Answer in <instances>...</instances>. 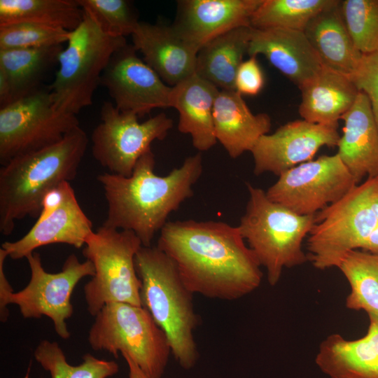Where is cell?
<instances>
[{
  "instance_id": "cell-1",
  "label": "cell",
  "mask_w": 378,
  "mask_h": 378,
  "mask_svg": "<svg viewBox=\"0 0 378 378\" xmlns=\"http://www.w3.org/2000/svg\"><path fill=\"white\" fill-rule=\"evenodd\" d=\"M157 246L192 293L232 300L260 285V264L237 227L221 221H167Z\"/></svg>"
},
{
  "instance_id": "cell-2",
  "label": "cell",
  "mask_w": 378,
  "mask_h": 378,
  "mask_svg": "<svg viewBox=\"0 0 378 378\" xmlns=\"http://www.w3.org/2000/svg\"><path fill=\"white\" fill-rule=\"evenodd\" d=\"M155 164L150 149L138 160L130 176L104 173L97 177L108 207L102 225L134 232L144 246H151L169 214L193 195L192 186L203 169L200 153L188 157L164 176L155 174Z\"/></svg>"
},
{
  "instance_id": "cell-3",
  "label": "cell",
  "mask_w": 378,
  "mask_h": 378,
  "mask_svg": "<svg viewBox=\"0 0 378 378\" xmlns=\"http://www.w3.org/2000/svg\"><path fill=\"white\" fill-rule=\"evenodd\" d=\"M89 139L79 126L59 142L10 160L0 169V232L9 235L17 220L38 216L46 194L76 176Z\"/></svg>"
},
{
  "instance_id": "cell-4",
  "label": "cell",
  "mask_w": 378,
  "mask_h": 378,
  "mask_svg": "<svg viewBox=\"0 0 378 378\" xmlns=\"http://www.w3.org/2000/svg\"><path fill=\"white\" fill-rule=\"evenodd\" d=\"M134 263L141 284L142 307L165 333L176 360L184 369H190L198 358L194 330L199 318L192 293L183 284L173 260L157 246H142Z\"/></svg>"
},
{
  "instance_id": "cell-5",
  "label": "cell",
  "mask_w": 378,
  "mask_h": 378,
  "mask_svg": "<svg viewBox=\"0 0 378 378\" xmlns=\"http://www.w3.org/2000/svg\"><path fill=\"white\" fill-rule=\"evenodd\" d=\"M248 200L238 226L242 237L267 272L271 286L284 268L308 261L302 244L315 222V215L297 214L271 201L266 192L247 183Z\"/></svg>"
},
{
  "instance_id": "cell-6",
  "label": "cell",
  "mask_w": 378,
  "mask_h": 378,
  "mask_svg": "<svg viewBox=\"0 0 378 378\" xmlns=\"http://www.w3.org/2000/svg\"><path fill=\"white\" fill-rule=\"evenodd\" d=\"M66 43L59 55V69L50 91L57 111L77 115L92 104L94 93L112 56L127 43L125 37L104 32L84 10L82 22L71 31Z\"/></svg>"
},
{
  "instance_id": "cell-7",
  "label": "cell",
  "mask_w": 378,
  "mask_h": 378,
  "mask_svg": "<svg viewBox=\"0 0 378 378\" xmlns=\"http://www.w3.org/2000/svg\"><path fill=\"white\" fill-rule=\"evenodd\" d=\"M378 227V176L367 178L315 214L307 242L308 260L318 270L337 267L349 251L362 249Z\"/></svg>"
},
{
  "instance_id": "cell-8",
  "label": "cell",
  "mask_w": 378,
  "mask_h": 378,
  "mask_svg": "<svg viewBox=\"0 0 378 378\" xmlns=\"http://www.w3.org/2000/svg\"><path fill=\"white\" fill-rule=\"evenodd\" d=\"M94 317L88 335L92 349L106 351L116 358L120 352L150 378H162L171 346L146 309L113 302L104 306Z\"/></svg>"
},
{
  "instance_id": "cell-9",
  "label": "cell",
  "mask_w": 378,
  "mask_h": 378,
  "mask_svg": "<svg viewBox=\"0 0 378 378\" xmlns=\"http://www.w3.org/2000/svg\"><path fill=\"white\" fill-rule=\"evenodd\" d=\"M142 246L130 230L102 225L87 239L83 254L94 268V274L84 286L89 313L95 316L107 304L125 302L142 306L141 280L134 258Z\"/></svg>"
},
{
  "instance_id": "cell-10",
  "label": "cell",
  "mask_w": 378,
  "mask_h": 378,
  "mask_svg": "<svg viewBox=\"0 0 378 378\" xmlns=\"http://www.w3.org/2000/svg\"><path fill=\"white\" fill-rule=\"evenodd\" d=\"M78 127L76 115L57 111L50 91L38 89L0 108V163L54 145Z\"/></svg>"
},
{
  "instance_id": "cell-11",
  "label": "cell",
  "mask_w": 378,
  "mask_h": 378,
  "mask_svg": "<svg viewBox=\"0 0 378 378\" xmlns=\"http://www.w3.org/2000/svg\"><path fill=\"white\" fill-rule=\"evenodd\" d=\"M100 117L91 134L92 156L109 173L125 177L152 142L164 139L173 127L164 113L139 122L136 114L120 111L111 102L102 104Z\"/></svg>"
},
{
  "instance_id": "cell-12",
  "label": "cell",
  "mask_w": 378,
  "mask_h": 378,
  "mask_svg": "<svg viewBox=\"0 0 378 378\" xmlns=\"http://www.w3.org/2000/svg\"><path fill=\"white\" fill-rule=\"evenodd\" d=\"M357 185L336 153L321 155L283 172L266 195L297 214L315 215Z\"/></svg>"
},
{
  "instance_id": "cell-13",
  "label": "cell",
  "mask_w": 378,
  "mask_h": 378,
  "mask_svg": "<svg viewBox=\"0 0 378 378\" xmlns=\"http://www.w3.org/2000/svg\"><path fill=\"white\" fill-rule=\"evenodd\" d=\"M26 258L30 268V280L22 290L9 295L8 304L18 305L24 318L48 316L57 334L62 339H68L71 334L66 320L74 312L71 295L80 280L94 274L92 263L89 260L81 262L75 254H71L60 272L50 273L44 270L38 253L34 251Z\"/></svg>"
},
{
  "instance_id": "cell-14",
  "label": "cell",
  "mask_w": 378,
  "mask_h": 378,
  "mask_svg": "<svg viewBox=\"0 0 378 378\" xmlns=\"http://www.w3.org/2000/svg\"><path fill=\"white\" fill-rule=\"evenodd\" d=\"M93 232L92 221L81 209L69 181H64L46 194L29 231L18 240L4 242L1 248L10 258L18 260L52 244L80 248Z\"/></svg>"
},
{
  "instance_id": "cell-15",
  "label": "cell",
  "mask_w": 378,
  "mask_h": 378,
  "mask_svg": "<svg viewBox=\"0 0 378 378\" xmlns=\"http://www.w3.org/2000/svg\"><path fill=\"white\" fill-rule=\"evenodd\" d=\"M136 52L129 44L118 50L102 74L100 85L118 110L142 117L155 108L171 107L172 87Z\"/></svg>"
},
{
  "instance_id": "cell-16",
  "label": "cell",
  "mask_w": 378,
  "mask_h": 378,
  "mask_svg": "<svg viewBox=\"0 0 378 378\" xmlns=\"http://www.w3.org/2000/svg\"><path fill=\"white\" fill-rule=\"evenodd\" d=\"M337 125L313 123L303 119L288 122L273 134L262 136L251 150L254 174L279 176L295 166L312 160L323 146H337Z\"/></svg>"
},
{
  "instance_id": "cell-17",
  "label": "cell",
  "mask_w": 378,
  "mask_h": 378,
  "mask_svg": "<svg viewBox=\"0 0 378 378\" xmlns=\"http://www.w3.org/2000/svg\"><path fill=\"white\" fill-rule=\"evenodd\" d=\"M263 0H181L172 24L178 36L197 53L217 36L251 19Z\"/></svg>"
},
{
  "instance_id": "cell-18",
  "label": "cell",
  "mask_w": 378,
  "mask_h": 378,
  "mask_svg": "<svg viewBox=\"0 0 378 378\" xmlns=\"http://www.w3.org/2000/svg\"><path fill=\"white\" fill-rule=\"evenodd\" d=\"M248 54L250 57L264 55L299 88L323 66L304 32L294 29L252 27Z\"/></svg>"
},
{
  "instance_id": "cell-19",
  "label": "cell",
  "mask_w": 378,
  "mask_h": 378,
  "mask_svg": "<svg viewBox=\"0 0 378 378\" xmlns=\"http://www.w3.org/2000/svg\"><path fill=\"white\" fill-rule=\"evenodd\" d=\"M132 46L144 61L169 86L195 74L197 52L172 25L140 22L132 34Z\"/></svg>"
},
{
  "instance_id": "cell-20",
  "label": "cell",
  "mask_w": 378,
  "mask_h": 378,
  "mask_svg": "<svg viewBox=\"0 0 378 378\" xmlns=\"http://www.w3.org/2000/svg\"><path fill=\"white\" fill-rule=\"evenodd\" d=\"M343 134L337 147L340 159L358 185L365 176H378V127L367 95L359 92L341 118Z\"/></svg>"
},
{
  "instance_id": "cell-21",
  "label": "cell",
  "mask_w": 378,
  "mask_h": 378,
  "mask_svg": "<svg viewBox=\"0 0 378 378\" xmlns=\"http://www.w3.org/2000/svg\"><path fill=\"white\" fill-rule=\"evenodd\" d=\"M361 338L328 335L320 344L316 363L330 378H378V317L368 316Z\"/></svg>"
},
{
  "instance_id": "cell-22",
  "label": "cell",
  "mask_w": 378,
  "mask_h": 378,
  "mask_svg": "<svg viewBox=\"0 0 378 378\" xmlns=\"http://www.w3.org/2000/svg\"><path fill=\"white\" fill-rule=\"evenodd\" d=\"M213 120L217 141L232 158L251 152L258 140L271 128L269 115L253 113L242 95L235 90H219Z\"/></svg>"
},
{
  "instance_id": "cell-23",
  "label": "cell",
  "mask_w": 378,
  "mask_h": 378,
  "mask_svg": "<svg viewBox=\"0 0 378 378\" xmlns=\"http://www.w3.org/2000/svg\"><path fill=\"white\" fill-rule=\"evenodd\" d=\"M219 89L197 74L172 87L171 107L179 114L178 129L188 134L193 146L206 151L217 142L213 110Z\"/></svg>"
},
{
  "instance_id": "cell-24",
  "label": "cell",
  "mask_w": 378,
  "mask_h": 378,
  "mask_svg": "<svg viewBox=\"0 0 378 378\" xmlns=\"http://www.w3.org/2000/svg\"><path fill=\"white\" fill-rule=\"evenodd\" d=\"M300 90L298 111L302 119L337 126L338 120L352 107L359 93L349 76L325 66Z\"/></svg>"
},
{
  "instance_id": "cell-25",
  "label": "cell",
  "mask_w": 378,
  "mask_h": 378,
  "mask_svg": "<svg viewBox=\"0 0 378 378\" xmlns=\"http://www.w3.org/2000/svg\"><path fill=\"white\" fill-rule=\"evenodd\" d=\"M340 3L339 1L317 14L304 32L323 66L349 76L362 54L346 28Z\"/></svg>"
},
{
  "instance_id": "cell-26",
  "label": "cell",
  "mask_w": 378,
  "mask_h": 378,
  "mask_svg": "<svg viewBox=\"0 0 378 378\" xmlns=\"http://www.w3.org/2000/svg\"><path fill=\"white\" fill-rule=\"evenodd\" d=\"M251 27H240L214 38L197 52L195 74L222 90H235L237 71L248 53Z\"/></svg>"
},
{
  "instance_id": "cell-27",
  "label": "cell",
  "mask_w": 378,
  "mask_h": 378,
  "mask_svg": "<svg viewBox=\"0 0 378 378\" xmlns=\"http://www.w3.org/2000/svg\"><path fill=\"white\" fill-rule=\"evenodd\" d=\"M61 46L0 50V71L6 76L12 102L38 88L47 71L58 61Z\"/></svg>"
},
{
  "instance_id": "cell-28",
  "label": "cell",
  "mask_w": 378,
  "mask_h": 378,
  "mask_svg": "<svg viewBox=\"0 0 378 378\" xmlns=\"http://www.w3.org/2000/svg\"><path fill=\"white\" fill-rule=\"evenodd\" d=\"M83 17L77 0H0V26L31 22L72 31Z\"/></svg>"
},
{
  "instance_id": "cell-29",
  "label": "cell",
  "mask_w": 378,
  "mask_h": 378,
  "mask_svg": "<svg viewBox=\"0 0 378 378\" xmlns=\"http://www.w3.org/2000/svg\"><path fill=\"white\" fill-rule=\"evenodd\" d=\"M337 268L350 286L346 307L378 317V253L361 249L347 252Z\"/></svg>"
},
{
  "instance_id": "cell-30",
  "label": "cell",
  "mask_w": 378,
  "mask_h": 378,
  "mask_svg": "<svg viewBox=\"0 0 378 378\" xmlns=\"http://www.w3.org/2000/svg\"><path fill=\"white\" fill-rule=\"evenodd\" d=\"M338 0H263L253 14L254 29L281 28L304 31L309 22Z\"/></svg>"
},
{
  "instance_id": "cell-31",
  "label": "cell",
  "mask_w": 378,
  "mask_h": 378,
  "mask_svg": "<svg viewBox=\"0 0 378 378\" xmlns=\"http://www.w3.org/2000/svg\"><path fill=\"white\" fill-rule=\"evenodd\" d=\"M36 360L51 378H108L116 374L119 366L113 360L99 359L90 354L83 356V362L71 365L56 342L42 340L34 352Z\"/></svg>"
},
{
  "instance_id": "cell-32",
  "label": "cell",
  "mask_w": 378,
  "mask_h": 378,
  "mask_svg": "<svg viewBox=\"0 0 378 378\" xmlns=\"http://www.w3.org/2000/svg\"><path fill=\"white\" fill-rule=\"evenodd\" d=\"M342 17L361 54L378 52V0L341 1Z\"/></svg>"
},
{
  "instance_id": "cell-33",
  "label": "cell",
  "mask_w": 378,
  "mask_h": 378,
  "mask_svg": "<svg viewBox=\"0 0 378 378\" xmlns=\"http://www.w3.org/2000/svg\"><path fill=\"white\" fill-rule=\"evenodd\" d=\"M71 31L31 22L0 26V50L61 46L69 40Z\"/></svg>"
},
{
  "instance_id": "cell-34",
  "label": "cell",
  "mask_w": 378,
  "mask_h": 378,
  "mask_svg": "<svg viewBox=\"0 0 378 378\" xmlns=\"http://www.w3.org/2000/svg\"><path fill=\"white\" fill-rule=\"evenodd\" d=\"M83 10L92 15L102 30L115 36L126 37L134 32L140 21L127 0H77Z\"/></svg>"
},
{
  "instance_id": "cell-35",
  "label": "cell",
  "mask_w": 378,
  "mask_h": 378,
  "mask_svg": "<svg viewBox=\"0 0 378 378\" xmlns=\"http://www.w3.org/2000/svg\"><path fill=\"white\" fill-rule=\"evenodd\" d=\"M349 78L367 95L378 127V52L362 54Z\"/></svg>"
},
{
  "instance_id": "cell-36",
  "label": "cell",
  "mask_w": 378,
  "mask_h": 378,
  "mask_svg": "<svg viewBox=\"0 0 378 378\" xmlns=\"http://www.w3.org/2000/svg\"><path fill=\"white\" fill-rule=\"evenodd\" d=\"M265 85V76L255 56L244 60L239 66L234 81L235 91L241 95L258 94Z\"/></svg>"
},
{
  "instance_id": "cell-37",
  "label": "cell",
  "mask_w": 378,
  "mask_h": 378,
  "mask_svg": "<svg viewBox=\"0 0 378 378\" xmlns=\"http://www.w3.org/2000/svg\"><path fill=\"white\" fill-rule=\"evenodd\" d=\"M8 257L6 251L0 248V320L6 322L8 318L9 311L7 303L9 295L13 290L8 281L4 272V262Z\"/></svg>"
},
{
  "instance_id": "cell-38",
  "label": "cell",
  "mask_w": 378,
  "mask_h": 378,
  "mask_svg": "<svg viewBox=\"0 0 378 378\" xmlns=\"http://www.w3.org/2000/svg\"><path fill=\"white\" fill-rule=\"evenodd\" d=\"M129 368V378H150L146 375L127 356L122 355Z\"/></svg>"
}]
</instances>
